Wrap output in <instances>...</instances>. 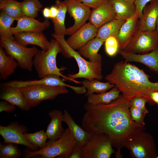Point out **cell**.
Wrapping results in <instances>:
<instances>
[{"instance_id":"1","label":"cell","mask_w":158,"mask_h":158,"mask_svg":"<svg viewBox=\"0 0 158 158\" xmlns=\"http://www.w3.org/2000/svg\"><path fill=\"white\" fill-rule=\"evenodd\" d=\"M129 100L122 95L109 104L84 105L85 113L82 128L92 133H104L110 138L112 146L117 150L116 158H121V150L135 133L145 130V126L132 119Z\"/></svg>"},{"instance_id":"2","label":"cell","mask_w":158,"mask_h":158,"mask_svg":"<svg viewBox=\"0 0 158 158\" xmlns=\"http://www.w3.org/2000/svg\"><path fill=\"white\" fill-rule=\"evenodd\" d=\"M150 77L143 69L122 61L114 65L105 79L114 84L128 99L135 97H143L148 99L149 103L152 104L149 94L152 92L158 91V82H152Z\"/></svg>"},{"instance_id":"3","label":"cell","mask_w":158,"mask_h":158,"mask_svg":"<svg viewBox=\"0 0 158 158\" xmlns=\"http://www.w3.org/2000/svg\"><path fill=\"white\" fill-rule=\"evenodd\" d=\"M61 51L60 43L54 38L51 39L50 47L47 51H38L33 59L32 63L38 77L42 78L49 75H54L62 77L66 80L81 83V82L71 79L61 73V71L64 69L57 67L56 58Z\"/></svg>"},{"instance_id":"4","label":"cell","mask_w":158,"mask_h":158,"mask_svg":"<svg viewBox=\"0 0 158 158\" xmlns=\"http://www.w3.org/2000/svg\"><path fill=\"white\" fill-rule=\"evenodd\" d=\"M52 36L60 43L63 55L66 58H73L77 64L79 68L78 72L68 74V77L75 80L84 78L89 80L96 79L100 80L102 79V61L92 62L86 60L78 52L70 47L64 37L58 36L54 33L52 34Z\"/></svg>"},{"instance_id":"5","label":"cell","mask_w":158,"mask_h":158,"mask_svg":"<svg viewBox=\"0 0 158 158\" xmlns=\"http://www.w3.org/2000/svg\"><path fill=\"white\" fill-rule=\"evenodd\" d=\"M75 146V141L67 128L56 140L37 150L26 148L22 156L24 158H69Z\"/></svg>"},{"instance_id":"6","label":"cell","mask_w":158,"mask_h":158,"mask_svg":"<svg viewBox=\"0 0 158 158\" xmlns=\"http://www.w3.org/2000/svg\"><path fill=\"white\" fill-rule=\"evenodd\" d=\"M124 147L133 158H156V145L152 136L145 130L135 133L127 141Z\"/></svg>"},{"instance_id":"7","label":"cell","mask_w":158,"mask_h":158,"mask_svg":"<svg viewBox=\"0 0 158 158\" xmlns=\"http://www.w3.org/2000/svg\"><path fill=\"white\" fill-rule=\"evenodd\" d=\"M0 47L7 54L15 59L21 68L31 72L33 67V59L39 50L35 46L27 47L16 42L0 37Z\"/></svg>"},{"instance_id":"8","label":"cell","mask_w":158,"mask_h":158,"mask_svg":"<svg viewBox=\"0 0 158 158\" xmlns=\"http://www.w3.org/2000/svg\"><path fill=\"white\" fill-rule=\"evenodd\" d=\"M20 88L26 104L30 108L37 106L43 101L53 100L58 95L68 92L66 87L62 86L38 85Z\"/></svg>"},{"instance_id":"9","label":"cell","mask_w":158,"mask_h":158,"mask_svg":"<svg viewBox=\"0 0 158 158\" xmlns=\"http://www.w3.org/2000/svg\"><path fill=\"white\" fill-rule=\"evenodd\" d=\"M111 140L104 133H92L82 147L83 158H109L114 153Z\"/></svg>"},{"instance_id":"10","label":"cell","mask_w":158,"mask_h":158,"mask_svg":"<svg viewBox=\"0 0 158 158\" xmlns=\"http://www.w3.org/2000/svg\"><path fill=\"white\" fill-rule=\"evenodd\" d=\"M158 46V35L156 30L145 31L137 29L127 45L121 50L131 53L145 54Z\"/></svg>"},{"instance_id":"11","label":"cell","mask_w":158,"mask_h":158,"mask_svg":"<svg viewBox=\"0 0 158 158\" xmlns=\"http://www.w3.org/2000/svg\"><path fill=\"white\" fill-rule=\"evenodd\" d=\"M27 131L26 126L18 122H11L7 126H0V135L4 140L3 143L23 145L33 151L39 150L25 138L24 134Z\"/></svg>"},{"instance_id":"12","label":"cell","mask_w":158,"mask_h":158,"mask_svg":"<svg viewBox=\"0 0 158 158\" xmlns=\"http://www.w3.org/2000/svg\"><path fill=\"white\" fill-rule=\"evenodd\" d=\"M63 1L67 5V12L74 20L73 25L67 29L66 35H71L86 23L89 19L91 11L90 7L78 1Z\"/></svg>"},{"instance_id":"13","label":"cell","mask_w":158,"mask_h":158,"mask_svg":"<svg viewBox=\"0 0 158 158\" xmlns=\"http://www.w3.org/2000/svg\"><path fill=\"white\" fill-rule=\"evenodd\" d=\"M60 77L56 75H50L39 80L27 81L13 80L4 83L1 86H11L19 87L38 85L62 86L70 88L75 93L79 92L80 90L79 86H75L68 84L64 82Z\"/></svg>"},{"instance_id":"14","label":"cell","mask_w":158,"mask_h":158,"mask_svg":"<svg viewBox=\"0 0 158 158\" xmlns=\"http://www.w3.org/2000/svg\"><path fill=\"white\" fill-rule=\"evenodd\" d=\"M98 29L89 22L85 23L66 40L73 49H79L96 37Z\"/></svg>"},{"instance_id":"15","label":"cell","mask_w":158,"mask_h":158,"mask_svg":"<svg viewBox=\"0 0 158 158\" xmlns=\"http://www.w3.org/2000/svg\"><path fill=\"white\" fill-rule=\"evenodd\" d=\"M118 53L126 61L142 63L151 71L158 73V46L150 52L145 54L129 53L123 50H119Z\"/></svg>"},{"instance_id":"16","label":"cell","mask_w":158,"mask_h":158,"mask_svg":"<svg viewBox=\"0 0 158 158\" xmlns=\"http://www.w3.org/2000/svg\"><path fill=\"white\" fill-rule=\"evenodd\" d=\"M142 17L138 20L137 29L141 31H153L156 30L158 17V0H152L143 8Z\"/></svg>"},{"instance_id":"17","label":"cell","mask_w":158,"mask_h":158,"mask_svg":"<svg viewBox=\"0 0 158 158\" xmlns=\"http://www.w3.org/2000/svg\"><path fill=\"white\" fill-rule=\"evenodd\" d=\"M16 25L11 28L13 35L21 32H42L50 25V21L46 18L43 22H40L35 18L23 16L16 18Z\"/></svg>"},{"instance_id":"18","label":"cell","mask_w":158,"mask_h":158,"mask_svg":"<svg viewBox=\"0 0 158 158\" xmlns=\"http://www.w3.org/2000/svg\"><path fill=\"white\" fill-rule=\"evenodd\" d=\"M115 18V13L110 0H107L91 11L89 20L90 23L98 29Z\"/></svg>"},{"instance_id":"19","label":"cell","mask_w":158,"mask_h":158,"mask_svg":"<svg viewBox=\"0 0 158 158\" xmlns=\"http://www.w3.org/2000/svg\"><path fill=\"white\" fill-rule=\"evenodd\" d=\"M15 40L21 45L26 47L32 44L39 47L42 50L46 51L49 48V41L42 32H21L14 34Z\"/></svg>"},{"instance_id":"20","label":"cell","mask_w":158,"mask_h":158,"mask_svg":"<svg viewBox=\"0 0 158 158\" xmlns=\"http://www.w3.org/2000/svg\"><path fill=\"white\" fill-rule=\"evenodd\" d=\"M1 87L0 99L14 104L22 110L27 111L30 109L20 87L1 85Z\"/></svg>"},{"instance_id":"21","label":"cell","mask_w":158,"mask_h":158,"mask_svg":"<svg viewBox=\"0 0 158 158\" xmlns=\"http://www.w3.org/2000/svg\"><path fill=\"white\" fill-rule=\"evenodd\" d=\"M48 115L51 120L46 131L48 138L47 145L57 140L64 131L62 125L63 114L61 111L56 109L51 110Z\"/></svg>"},{"instance_id":"22","label":"cell","mask_w":158,"mask_h":158,"mask_svg":"<svg viewBox=\"0 0 158 158\" xmlns=\"http://www.w3.org/2000/svg\"><path fill=\"white\" fill-rule=\"evenodd\" d=\"M63 121L67 125L76 142V146L82 148L92 133L82 128L74 121L66 110L64 111Z\"/></svg>"},{"instance_id":"23","label":"cell","mask_w":158,"mask_h":158,"mask_svg":"<svg viewBox=\"0 0 158 158\" xmlns=\"http://www.w3.org/2000/svg\"><path fill=\"white\" fill-rule=\"evenodd\" d=\"M139 18L135 14L126 20L120 28L116 37L119 50H123L130 41L137 30Z\"/></svg>"},{"instance_id":"24","label":"cell","mask_w":158,"mask_h":158,"mask_svg":"<svg viewBox=\"0 0 158 158\" xmlns=\"http://www.w3.org/2000/svg\"><path fill=\"white\" fill-rule=\"evenodd\" d=\"M105 40L96 37L78 49L79 53L92 62L102 61L98 51Z\"/></svg>"},{"instance_id":"25","label":"cell","mask_w":158,"mask_h":158,"mask_svg":"<svg viewBox=\"0 0 158 158\" xmlns=\"http://www.w3.org/2000/svg\"><path fill=\"white\" fill-rule=\"evenodd\" d=\"M55 4L58 8V12L56 17L51 19L54 24V33L58 36L64 37L66 35L67 30L65 20L67 11V5L64 1L61 0H56Z\"/></svg>"},{"instance_id":"26","label":"cell","mask_w":158,"mask_h":158,"mask_svg":"<svg viewBox=\"0 0 158 158\" xmlns=\"http://www.w3.org/2000/svg\"><path fill=\"white\" fill-rule=\"evenodd\" d=\"M18 66L17 62L8 55L4 49L0 47V76L4 80L14 73Z\"/></svg>"},{"instance_id":"27","label":"cell","mask_w":158,"mask_h":158,"mask_svg":"<svg viewBox=\"0 0 158 158\" xmlns=\"http://www.w3.org/2000/svg\"><path fill=\"white\" fill-rule=\"evenodd\" d=\"M115 18L126 20L135 14V3L129 4L120 0H110Z\"/></svg>"},{"instance_id":"28","label":"cell","mask_w":158,"mask_h":158,"mask_svg":"<svg viewBox=\"0 0 158 158\" xmlns=\"http://www.w3.org/2000/svg\"><path fill=\"white\" fill-rule=\"evenodd\" d=\"M120 92L115 86L108 91L88 95L87 103L92 105L109 104L117 98L120 95Z\"/></svg>"},{"instance_id":"29","label":"cell","mask_w":158,"mask_h":158,"mask_svg":"<svg viewBox=\"0 0 158 158\" xmlns=\"http://www.w3.org/2000/svg\"><path fill=\"white\" fill-rule=\"evenodd\" d=\"M126 20L115 18L107 23L98 29L96 37L105 40L110 36L116 37Z\"/></svg>"},{"instance_id":"30","label":"cell","mask_w":158,"mask_h":158,"mask_svg":"<svg viewBox=\"0 0 158 158\" xmlns=\"http://www.w3.org/2000/svg\"><path fill=\"white\" fill-rule=\"evenodd\" d=\"M81 83L86 89L85 93L86 96L95 93L99 94L106 92L115 86L108 82H103L96 79L91 80L85 79L81 82Z\"/></svg>"},{"instance_id":"31","label":"cell","mask_w":158,"mask_h":158,"mask_svg":"<svg viewBox=\"0 0 158 158\" xmlns=\"http://www.w3.org/2000/svg\"><path fill=\"white\" fill-rule=\"evenodd\" d=\"M0 9L10 17L16 18L24 16L20 2L15 0L0 1Z\"/></svg>"},{"instance_id":"32","label":"cell","mask_w":158,"mask_h":158,"mask_svg":"<svg viewBox=\"0 0 158 158\" xmlns=\"http://www.w3.org/2000/svg\"><path fill=\"white\" fill-rule=\"evenodd\" d=\"M20 5L24 15L34 18L37 16L38 12L42 7L39 0H24L20 2Z\"/></svg>"},{"instance_id":"33","label":"cell","mask_w":158,"mask_h":158,"mask_svg":"<svg viewBox=\"0 0 158 158\" xmlns=\"http://www.w3.org/2000/svg\"><path fill=\"white\" fill-rule=\"evenodd\" d=\"M16 19L9 16L1 11L0 14V37L14 40L15 38L11 30V26Z\"/></svg>"},{"instance_id":"34","label":"cell","mask_w":158,"mask_h":158,"mask_svg":"<svg viewBox=\"0 0 158 158\" xmlns=\"http://www.w3.org/2000/svg\"><path fill=\"white\" fill-rule=\"evenodd\" d=\"M24 136L29 142L39 149L44 148L47 145L48 138L46 132L44 130L33 133L26 132L24 134Z\"/></svg>"},{"instance_id":"35","label":"cell","mask_w":158,"mask_h":158,"mask_svg":"<svg viewBox=\"0 0 158 158\" xmlns=\"http://www.w3.org/2000/svg\"><path fill=\"white\" fill-rule=\"evenodd\" d=\"M17 144L11 143H0V158H19L23 153Z\"/></svg>"},{"instance_id":"36","label":"cell","mask_w":158,"mask_h":158,"mask_svg":"<svg viewBox=\"0 0 158 158\" xmlns=\"http://www.w3.org/2000/svg\"><path fill=\"white\" fill-rule=\"evenodd\" d=\"M104 42L105 51L108 55L113 56L118 53L119 50V44L116 37H109Z\"/></svg>"},{"instance_id":"37","label":"cell","mask_w":158,"mask_h":158,"mask_svg":"<svg viewBox=\"0 0 158 158\" xmlns=\"http://www.w3.org/2000/svg\"><path fill=\"white\" fill-rule=\"evenodd\" d=\"M130 111L132 120L137 124L145 126L144 118L147 113L141 109L130 107Z\"/></svg>"},{"instance_id":"38","label":"cell","mask_w":158,"mask_h":158,"mask_svg":"<svg viewBox=\"0 0 158 158\" xmlns=\"http://www.w3.org/2000/svg\"><path fill=\"white\" fill-rule=\"evenodd\" d=\"M147 102H148V99L145 97H135L130 100L129 105L130 107H132L141 109L147 114L148 113V111L145 105Z\"/></svg>"},{"instance_id":"39","label":"cell","mask_w":158,"mask_h":158,"mask_svg":"<svg viewBox=\"0 0 158 158\" xmlns=\"http://www.w3.org/2000/svg\"><path fill=\"white\" fill-rule=\"evenodd\" d=\"M152 0H135L134 3L136 8V14L139 18V20L141 19L142 17V10L144 7Z\"/></svg>"},{"instance_id":"40","label":"cell","mask_w":158,"mask_h":158,"mask_svg":"<svg viewBox=\"0 0 158 158\" xmlns=\"http://www.w3.org/2000/svg\"><path fill=\"white\" fill-rule=\"evenodd\" d=\"M15 106L6 101L2 100L0 102V112L11 113L15 110Z\"/></svg>"},{"instance_id":"41","label":"cell","mask_w":158,"mask_h":158,"mask_svg":"<svg viewBox=\"0 0 158 158\" xmlns=\"http://www.w3.org/2000/svg\"><path fill=\"white\" fill-rule=\"evenodd\" d=\"M107 0H79L80 2L90 8H96Z\"/></svg>"},{"instance_id":"42","label":"cell","mask_w":158,"mask_h":158,"mask_svg":"<svg viewBox=\"0 0 158 158\" xmlns=\"http://www.w3.org/2000/svg\"><path fill=\"white\" fill-rule=\"evenodd\" d=\"M69 158H83L82 148L75 146L70 154Z\"/></svg>"},{"instance_id":"43","label":"cell","mask_w":158,"mask_h":158,"mask_svg":"<svg viewBox=\"0 0 158 158\" xmlns=\"http://www.w3.org/2000/svg\"><path fill=\"white\" fill-rule=\"evenodd\" d=\"M149 96L154 103H156L158 106V91H152L149 93Z\"/></svg>"},{"instance_id":"44","label":"cell","mask_w":158,"mask_h":158,"mask_svg":"<svg viewBox=\"0 0 158 158\" xmlns=\"http://www.w3.org/2000/svg\"><path fill=\"white\" fill-rule=\"evenodd\" d=\"M50 18L51 19L55 18L58 14V9L57 7L55 5L52 6L50 8Z\"/></svg>"},{"instance_id":"45","label":"cell","mask_w":158,"mask_h":158,"mask_svg":"<svg viewBox=\"0 0 158 158\" xmlns=\"http://www.w3.org/2000/svg\"><path fill=\"white\" fill-rule=\"evenodd\" d=\"M43 15L44 17L46 19L50 18V8L45 7L42 11Z\"/></svg>"},{"instance_id":"46","label":"cell","mask_w":158,"mask_h":158,"mask_svg":"<svg viewBox=\"0 0 158 158\" xmlns=\"http://www.w3.org/2000/svg\"><path fill=\"white\" fill-rule=\"evenodd\" d=\"M127 3L133 4L134 3L135 0H120Z\"/></svg>"},{"instance_id":"47","label":"cell","mask_w":158,"mask_h":158,"mask_svg":"<svg viewBox=\"0 0 158 158\" xmlns=\"http://www.w3.org/2000/svg\"><path fill=\"white\" fill-rule=\"evenodd\" d=\"M156 30L157 32V35H158V17L157 18L156 22Z\"/></svg>"},{"instance_id":"48","label":"cell","mask_w":158,"mask_h":158,"mask_svg":"<svg viewBox=\"0 0 158 158\" xmlns=\"http://www.w3.org/2000/svg\"><path fill=\"white\" fill-rule=\"evenodd\" d=\"M6 0H0V1H6Z\"/></svg>"},{"instance_id":"49","label":"cell","mask_w":158,"mask_h":158,"mask_svg":"<svg viewBox=\"0 0 158 158\" xmlns=\"http://www.w3.org/2000/svg\"><path fill=\"white\" fill-rule=\"evenodd\" d=\"M156 158H158V154H157V155L156 157Z\"/></svg>"},{"instance_id":"50","label":"cell","mask_w":158,"mask_h":158,"mask_svg":"<svg viewBox=\"0 0 158 158\" xmlns=\"http://www.w3.org/2000/svg\"></svg>"}]
</instances>
